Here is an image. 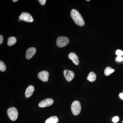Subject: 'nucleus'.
<instances>
[{
  "instance_id": "obj_1",
  "label": "nucleus",
  "mask_w": 123,
  "mask_h": 123,
  "mask_svg": "<svg viewBox=\"0 0 123 123\" xmlns=\"http://www.w3.org/2000/svg\"><path fill=\"white\" fill-rule=\"evenodd\" d=\"M70 16L75 23L78 25L82 26L85 25V22L80 13L77 10L73 9L70 12Z\"/></svg>"
},
{
  "instance_id": "obj_2",
  "label": "nucleus",
  "mask_w": 123,
  "mask_h": 123,
  "mask_svg": "<svg viewBox=\"0 0 123 123\" xmlns=\"http://www.w3.org/2000/svg\"><path fill=\"white\" fill-rule=\"evenodd\" d=\"M71 110L73 114L74 115H78L80 114L81 111V105L79 101H75L72 103Z\"/></svg>"
},
{
  "instance_id": "obj_3",
  "label": "nucleus",
  "mask_w": 123,
  "mask_h": 123,
  "mask_svg": "<svg viewBox=\"0 0 123 123\" xmlns=\"http://www.w3.org/2000/svg\"><path fill=\"white\" fill-rule=\"evenodd\" d=\"M7 115L9 118L13 121H15L18 118V112L15 108H9L7 111Z\"/></svg>"
},
{
  "instance_id": "obj_4",
  "label": "nucleus",
  "mask_w": 123,
  "mask_h": 123,
  "mask_svg": "<svg viewBox=\"0 0 123 123\" xmlns=\"http://www.w3.org/2000/svg\"><path fill=\"white\" fill-rule=\"evenodd\" d=\"M69 42V39L67 37L60 36L56 40V44L59 47L63 48L68 45Z\"/></svg>"
},
{
  "instance_id": "obj_5",
  "label": "nucleus",
  "mask_w": 123,
  "mask_h": 123,
  "mask_svg": "<svg viewBox=\"0 0 123 123\" xmlns=\"http://www.w3.org/2000/svg\"><path fill=\"white\" fill-rule=\"evenodd\" d=\"M19 19L26 22H32L34 21L33 17L30 13L22 12L19 16Z\"/></svg>"
},
{
  "instance_id": "obj_6",
  "label": "nucleus",
  "mask_w": 123,
  "mask_h": 123,
  "mask_svg": "<svg viewBox=\"0 0 123 123\" xmlns=\"http://www.w3.org/2000/svg\"><path fill=\"white\" fill-rule=\"evenodd\" d=\"M54 101L51 98H47L41 101L39 103V106L40 107L43 108L49 106L53 104Z\"/></svg>"
},
{
  "instance_id": "obj_7",
  "label": "nucleus",
  "mask_w": 123,
  "mask_h": 123,
  "mask_svg": "<svg viewBox=\"0 0 123 123\" xmlns=\"http://www.w3.org/2000/svg\"><path fill=\"white\" fill-rule=\"evenodd\" d=\"M49 74L47 71L43 70L38 73V77L39 79L43 82H47L48 81Z\"/></svg>"
},
{
  "instance_id": "obj_8",
  "label": "nucleus",
  "mask_w": 123,
  "mask_h": 123,
  "mask_svg": "<svg viewBox=\"0 0 123 123\" xmlns=\"http://www.w3.org/2000/svg\"><path fill=\"white\" fill-rule=\"evenodd\" d=\"M64 75L66 80L69 82L72 80L75 77V74L72 71L66 69L64 71Z\"/></svg>"
},
{
  "instance_id": "obj_9",
  "label": "nucleus",
  "mask_w": 123,
  "mask_h": 123,
  "mask_svg": "<svg viewBox=\"0 0 123 123\" xmlns=\"http://www.w3.org/2000/svg\"><path fill=\"white\" fill-rule=\"evenodd\" d=\"M36 49L34 47H31L27 50L26 52L25 57L27 59L30 60L35 55Z\"/></svg>"
},
{
  "instance_id": "obj_10",
  "label": "nucleus",
  "mask_w": 123,
  "mask_h": 123,
  "mask_svg": "<svg viewBox=\"0 0 123 123\" xmlns=\"http://www.w3.org/2000/svg\"><path fill=\"white\" fill-rule=\"evenodd\" d=\"M68 57L72 61L73 63L76 65L79 64V61L78 56L75 53L71 52L68 55Z\"/></svg>"
},
{
  "instance_id": "obj_11",
  "label": "nucleus",
  "mask_w": 123,
  "mask_h": 123,
  "mask_svg": "<svg viewBox=\"0 0 123 123\" xmlns=\"http://www.w3.org/2000/svg\"><path fill=\"white\" fill-rule=\"evenodd\" d=\"M34 91V87L32 85L29 86L25 92V95L27 98H30L33 94Z\"/></svg>"
},
{
  "instance_id": "obj_12",
  "label": "nucleus",
  "mask_w": 123,
  "mask_h": 123,
  "mask_svg": "<svg viewBox=\"0 0 123 123\" xmlns=\"http://www.w3.org/2000/svg\"><path fill=\"white\" fill-rule=\"evenodd\" d=\"M59 121V119L57 116H53L49 117L45 121V123H57Z\"/></svg>"
},
{
  "instance_id": "obj_13",
  "label": "nucleus",
  "mask_w": 123,
  "mask_h": 123,
  "mask_svg": "<svg viewBox=\"0 0 123 123\" xmlns=\"http://www.w3.org/2000/svg\"><path fill=\"white\" fill-rule=\"evenodd\" d=\"M96 78L97 76L93 72H91L88 74L87 79L89 81L93 82L96 80Z\"/></svg>"
},
{
  "instance_id": "obj_14",
  "label": "nucleus",
  "mask_w": 123,
  "mask_h": 123,
  "mask_svg": "<svg viewBox=\"0 0 123 123\" xmlns=\"http://www.w3.org/2000/svg\"><path fill=\"white\" fill-rule=\"evenodd\" d=\"M17 42V39L14 37H10L8 38L7 41V44L9 46H13Z\"/></svg>"
},
{
  "instance_id": "obj_15",
  "label": "nucleus",
  "mask_w": 123,
  "mask_h": 123,
  "mask_svg": "<svg viewBox=\"0 0 123 123\" xmlns=\"http://www.w3.org/2000/svg\"><path fill=\"white\" fill-rule=\"evenodd\" d=\"M114 71L115 70L114 69H112L110 67H107L105 69L104 74L106 76H108L112 74Z\"/></svg>"
},
{
  "instance_id": "obj_16",
  "label": "nucleus",
  "mask_w": 123,
  "mask_h": 123,
  "mask_svg": "<svg viewBox=\"0 0 123 123\" xmlns=\"http://www.w3.org/2000/svg\"><path fill=\"white\" fill-rule=\"evenodd\" d=\"M6 66L3 61H0V71L4 72L6 70Z\"/></svg>"
},
{
  "instance_id": "obj_17",
  "label": "nucleus",
  "mask_w": 123,
  "mask_h": 123,
  "mask_svg": "<svg viewBox=\"0 0 123 123\" xmlns=\"http://www.w3.org/2000/svg\"><path fill=\"white\" fill-rule=\"evenodd\" d=\"M116 54L118 56H121L123 55V51L120 50H117L116 52Z\"/></svg>"
},
{
  "instance_id": "obj_18",
  "label": "nucleus",
  "mask_w": 123,
  "mask_h": 123,
  "mask_svg": "<svg viewBox=\"0 0 123 123\" xmlns=\"http://www.w3.org/2000/svg\"><path fill=\"white\" fill-rule=\"evenodd\" d=\"M119 118L118 117L116 116L114 117L112 119V121L114 123H117L119 121Z\"/></svg>"
},
{
  "instance_id": "obj_19",
  "label": "nucleus",
  "mask_w": 123,
  "mask_h": 123,
  "mask_svg": "<svg viewBox=\"0 0 123 123\" xmlns=\"http://www.w3.org/2000/svg\"><path fill=\"white\" fill-rule=\"evenodd\" d=\"M38 1L40 4L42 5H44L46 4V0H39Z\"/></svg>"
},
{
  "instance_id": "obj_20",
  "label": "nucleus",
  "mask_w": 123,
  "mask_h": 123,
  "mask_svg": "<svg viewBox=\"0 0 123 123\" xmlns=\"http://www.w3.org/2000/svg\"><path fill=\"white\" fill-rule=\"evenodd\" d=\"M116 60L117 61H122L123 60V58L122 56H118L116 57Z\"/></svg>"
},
{
  "instance_id": "obj_21",
  "label": "nucleus",
  "mask_w": 123,
  "mask_h": 123,
  "mask_svg": "<svg viewBox=\"0 0 123 123\" xmlns=\"http://www.w3.org/2000/svg\"><path fill=\"white\" fill-rule=\"evenodd\" d=\"M3 40H4V38L3 36L1 35H0V44H1L3 43Z\"/></svg>"
},
{
  "instance_id": "obj_22",
  "label": "nucleus",
  "mask_w": 123,
  "mask_h": 123,
  "mask_svg": "<svg viewBox=\"0 0 123 123\" xmlns=\"http://www.w3.org/2000/svg\"><path fill=\"white\" fill-rule=\"evenodd\" d=\"M119 96L121 99H123V93L120 94Z\"/></svg>"
},
{
  "instance_id": "obj_23",
  "label": "nucleus",
  "mask_w": 123,
  "mask_h": 123,
  "mask_svg": "<svg viewBox=\"0 0 123 123\" xmlns=\"http://www.w3.org/2000/svg\"><path fill=\"white\" fill-rule=\"evenodd\" d=\"M18 0H13L12 1H13V2H17V1Z\"/></svg>"
},
{
  "instance_id": "obj_24",
  "label": "nucleus",
  "mask_w": 123,
  "mask_h": 123,
  "mask_svg": "<svg viewBox=\"0 0 123 123\" xmlns=\"http://www.w3.org/2000/svg\"><path fill=\"white\" fill-rule=\"evenodd\" d=\"M86 1H90V0H86Z\"/></svg>"
},
{
  "instance_id": "obj_25",
  "label": "nucleus",
  "mask_w": 123,
  "mask_h": 123,
  "mask_svg": "<svg viewBox=\"0 0 123 123\" xmlns=\"http://www.w3.org/2000/svg\"></svg>"
}]
</instances>
